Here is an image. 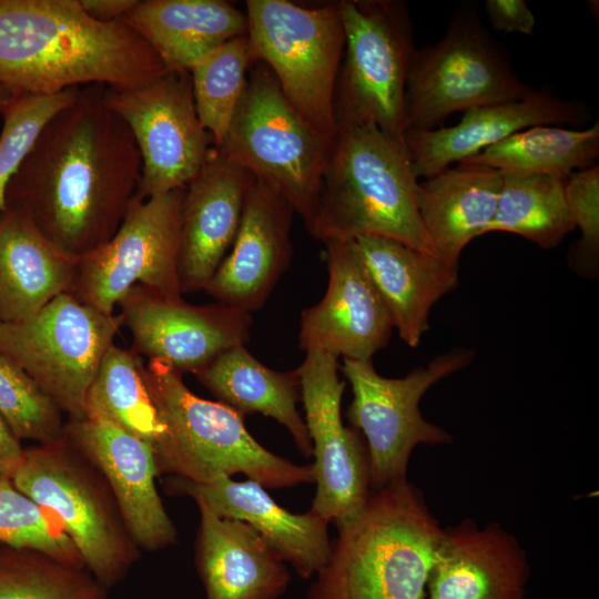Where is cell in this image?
Returning <instances> with one entry per match:
<instances>
[{"instance_id": "cell-1", "label": "cell", "mask_w": 599, "mask_h": 599, "mask_svg": "<svg viewBox=\"0 0 599 599\" xmlns=\"http://www.w3.org/2000/svg\"><path fill=\"white\" fill-rule=\"evenodd\" d=\"M104 90L79 88L43 125L6 192V210L79 258L114 235L141 182L138 146Z\"/></svg>"}, {"instance_id": "cell-2", "label": "cell", "mask_w": 599, "mask_h": 599, "mask_svg": "<svg viewBox=\"0 0 599 599\" xmlns=\"http://www.w3.org/2000/svg\"><path fill=\"white\" fill-rule=\"evenodd\" d=\"M167 71L134 31L93 19L80 0H0V84L14 94L125 90Z\"/></svg>"}, {"instance_id": "cell-3", "label": "cell", "mask_w": 599, "mask_h": 599, "mask_svg": "<svg viewBox=\"0 0 599 599\" xmlns=\"http://www.w3.org/2000/svg\"><path fill=\"white\" fill-rule=\"evenodd\" d=\"M338 534L308 599H427L444 528L408 480L370 490Z\"/></svg>"}, {"instance_id": "cell-4", "label": "cell", "mask_w": 599, "mask_h": 599, "mask_svg": "<svg viewBox=\"0 0 599 599\" xmlns=\"http://www.w3.org/2000/svg\"><path fill=\"white\" fill-rule=\"evenodd\" d=\"M418 183L404 142L372 124L337 125L306 229L323 243L383 236L435 256L417 207Z\"/></svg>"}, {"instance_id": "cell-5", "label": "cell", "mask_w": 599, "mask_h": 599, "mask_svg": "<svg viewBox=\"0 0 599 599\" xmlns=\"http://www.w3.org/2000/svg\"><path fill=\"white\" fill-rule=\"evenodd\" d=\"M141 373L161 425L151 445L158 475L209 483L243 474L272 489L315 481L313 464L298 466L263 447L242 414L195 395L169 364L149 359Z\"/></svg>"}, {"instance_id": "cell-6", "label": "cell", "mask_w": 599, "mask_h": 599, "mask_svg": "<svg viewBox=\"0 0 599 599\" xmlns=\"http://www.w3.org/2000/svg\"><path fill=\"white\" fill-rule=\"evenodd\" d=\"M11 480L57 519L84 567L106 589L139 559L140 549L104 476L64 433L24 448Z\"/></svg>"}, {"instance_id": "cell-7", "label": "cell", "mask_w": 599, "mask_h": 599, "mask_svg": "<svg viewBox=\"0 0 599 599\" xmlns=\"http://www.w3.org/2000/svg\"><path fill=\"white\" fill-rule=\"evenodd\" d=\"M251 67L230 128L215 148L280 193L307 227L332 140L297 112L267 67Z\"/></svg>"}, {"instance_id": "cell-8", "label": "cell", "mask_w": 599, "mask_h": 599, "mask_svg": "<svg viewBox=\"0 0 599 599\" xmlns=\"http://www.w3.org/2000/svg\"><path fill=\"white\" fill-rule=\"evenodd\" d=\"M245 14L251 64L267 67L297 112L332 140L345 47L338 1L308 8L287 0H247Z\"/></svg>"}, {"instance_id": "cell-9", "label": "cell", "mask_w": 599, "mask_h": 599, "mask_svg": "<svg viewBox=\"0 0 599 599\" xmlns=\"http://www.w3.org/2000/svg\"><path fill=\"white\" fill-rule=\"evenodd\" d=\"M338 6L345 47L334 92L336 126L372 124L404 142L406 81L416 51L408 8L399 0Z\"/></svg>"}, {"instance_id": "cell-10", "label": "cell", "mask_w": 599, "mask_h": 599, "mask_svg": "<svg viewBox=\"0 0 599 599\" xmlns=\"http://www.w3.org/2000/svg\"><path fill=\"white\" fill-rule=\"evenodd\" d=\"M120 314H105L70 293L32 317L0 323V354L18 365L70 419L84 417L88 390L114 344Z\"/></svg>"}, {"instance_id": "cell-11", "label": "cell", "mask_w": 599, "mask_h": 599, "mask_svg": "<svg viewBox=\"0 0 599 599\" xmlns=\"http://www.w3.org/2000/svg\"><path fill=\"white\" fill-rule=\"evenodd\" d=\"M473 355L454 348L400 378L382 376L372 361L343 359L342 372L353 392L346 416L367 447L370 490L406 481L416 446L451 441L449 433L424 418L419 403L430 387L467 366Z\"/></svg>"}, {"instance_id": "cell-12", "label": "cell", "mask_w": 599, "mask_h": 599, "mask_svg": "<svg viewBox=\"0 0 599 599\" xmlns=\"http://www.w3.org/2000/svg\"><path fill=\"white\" fill-rule=\"evenodd\" d=\"M531 89L471 12L416 49L406 81V131L434 130L455 112L525 98ZM405 131V132H406Z\"/></svg>"}, {"instance_id": "cell-13", "label": "cell", "mask_w": 599, "mask_h": 599, "mask_svg": "<svg viewBox=\"0 0 599 599\" xmlns=\"http://www.w3.org/2000/svg\"><path fill=\"white\" fill-rule=\"evenodd\" d=\"M184 189L142 199L138 195L114 235L82 256L69 292L105 314L140 284L181 296L179 262Z\"/></svg>"}, {"instance_id": "cell-14", "label": "cell", "mask_w": 599, "mask_h": 599, "mask_svg": "<svg viewBox=\"0 0 599 599\" xmlns=\"http://www.w3.org/2000/svg\"><path fill=\"white\" fill-rule=\"evenodd\" d=\"M104 100L138 146L140 197L183 189L196 176L214 144L197 115L190 72L170 70L132 89L105 87Z\"/></svg>"}, {"instance_id": "cell-15", "label": "cell", "mask_w": 599, "mask_h": 599, "mask_svg": "<svg viewBox=\"0 0 599 599\" xmlns=\"http://www.w3.org/2000/svg\"><path fill=\"white\" fill-rule=\"evenodd\" d=\"M338 357L307 351L298 373L305 425L313 446L316 493L309 510L328 522L355 515L370 493L365 440L342 418L345 382Z\"/></svg>"}, {"instance_id": "cell-16", "label": "cell", "mask_w": 599, "mask_h": 599, "mask_svg": "<svg viewBox=\"0 0 599 599\" xmlns=\"http://www.w3.org/2000/svg\"><path fill=\"white\" fill-rule=\"evenodd\" d=\"M118 306L131 333L130 349L182 375L196 374L224 352L246 345L251 336L250 313L221 303L193 305L140 284Z\"/></svg>"}, {"instance_id": "cell-17", "label": "cell", "mask_w": 599, "mask_h": 599, "mask_svg": "<svg viewBox=\"0 0 599 599\" xmlns=\"http://www.w3.org/2000/svg\"><path fill=\"white\" fill-rule=\"evenodd\" d=\"M328 284L323 298L302 311L298 345L343 359L372 361L386 347L392 319L372 285L352 241H327Z\"/></svg>"}, {"instance_id": "cell-18", "label": "cell", "mask_w": 599, "mask_h": 599, "mask_svg": "<svg viewBox=\"0 0 599 599\" xmlns=\"http://www.w3.org/2000/svg\"><path fill=\"white\" fill-rule=\"evenodd\" d=\"M63 433L104 476L138 548L155 551L174 545L177 532L155 486L151 445L98 418H67Z\"/></svg>"}, {"instance_id": "cell-19", "label": "cell", "mask_w": 599, "mask_h": 599, "mask_svg": "<svg viewBox=\"0 0 599 599\" xmlns=\"http://www.w3.org/2000/svg\"><path fill=\"white\" fill-rule=\"evenodd\" d=\"M294 213L280 193L254 180L235 240L204 291L250 314L262 308L291 264Z\"/></svg>"}, {"instance_id": "cell-20", "label": "cell", "mask_w": 599, "mask_h": 599, "mask_svg": "<svg viewBox=\"0 0 599 599\" xmlns=\"http://www.w3.org/2000/svg\"><path fill=\"white\" fill-rule=\"evenodd\" d=\"M255 177L213 146L185 186L181 207V293L204 291L238 231L245 197Z\"/></svg>"}, {"instance_id": "cell-21", "label": "cell", "mask_w": 599, "mask_h": 599, "mask_svg": "<svg viewBox=\"0 0 599 599\" xmlns=\"http://www.w3.org/2000/svg\"><path fill=\"white\" fill-rule=\"evenodd\" d=\"M164 487L170 495L190 497L220 517L248 524L303 579L317 575L328 559V521L312 510H286L254 480L223 476L195 483L170 476Z\"/></svg>"}, {"instance_id": "cell-22", "label": "cell", "mask_w": 599, "mask_h": 599, "mask_svg": "<svg viewBox=\"0 0 599 599\" xmlns=\"http://www.w3.org/2000/svg\"><path fill=\"white\" fill-rule=\"evenodd\" d=\"M586 112L546 90H531L520 100L470 108L451 126L407 130L404 144L417 179H428L507 136L534 125L581 124Z\"/></svg>"}, {"instance_id": "cell-23", "label": "cell", "mask_w": 599, "mask_h": 599, "mask_svg": "<svg viewBox=\"0 0 599 599\" xmlns=\"http://www.w3.org/2000/svg\"><path fill=\"white\" fill-rule=\"evenodd\" d=\"M525 549L499 524L465 519L444 529L427 599H524Z\"/></svg>"}, {"instance_id": "cell-24", "label": "cell", "mask_w": 599, "mask_h": 599, "mask_svg": "<svg viewBox=\"0 0 599 599\" xmlns=\"http://www.w3.org/2000/svg\"><path fill=\"white\" fill-rule=\"evenodd\" d=\"M355 252L394 328L417 347L429 328L432 307L458 284V267L394 238L358 236Z\"/></svg>"}, {"instance_id": "cell-25", "label": "cell", "mask_w": 599, "mask_h": 599, "mask_svg": "<svg viewBox=\"0 0 599 599\" xmlns=\"http://www.w3.org/2000/svg\"><path fill=\"white\" fill-rule=\"evenodd\" d=\"M195 564L206 599H277L291 576L285 561L248 524L197 504Z\"/></svg>"}, {"instance_id": "cell-26", "label": "cell", "mask_w": 599, "mask_h": 599, "mask_svg": "<svg viewBox=\"0 0 599 599\" xmlns=\"http://www.w3.org/2000/svg\"><path fill=\"white\" fill-rule=\"evenodd\" d=\"M120 21L169 70L185 72L223 43L247 33L245 12L223 0H136Z\"/></svg>"}, {"instance_id": "cell-27", "label": "cell", "mask_w": 599, "mask_h": 599, "mask_svg": "<svg viewBox=\"0 0 599 599\" xmlns=\"http://www.w3.org/2000/svg\"><path fill=\"white\" fill-rule=\"evenodd\" d=\"M501 180L497 170L459 162L418 183L417 207L436 257L458 267L466 245L487 234Z\"/></svg>"}, {"instance_id": "cell-28", "label": "cell", "mask_w": 599, "mask_h": 599, "mask_svg": "<svg viewBox=\"0 0 599 599\" xmlns=\"http://www.w3.org/2000/svg\"><path fill=\"white\" fill-rule=\"evenodd\" d=\"M80 258L47 240L23 215L0 213V319L20 322L71 291Z\"/></svg>"}, {"instance_id": "cell-29", "label": "cell", "mask_w": 599, "mask_h": 599, "mask_svg": "<svg viewBox=\"0 0 599 599\" xmlns=\"http://www.w3.org/2000/svg\"><path fill=\"white\" fill-rule=\"evenodd\" d=\"M219 402L243 416L260 413L283 425L298 451L313 455L305 420L297 410L301 400L298 369L280 372L263 365L245 347L235 346L194 374Z\"/></svg>"}, {"instance_id": "cell-30", "label": "cell", "mask_w": 599, "mask_h": 599, "mask_svg": "<svg viewBox=\"0 0 599 599\" xmlns=\"http://www.w3.org/2000/svg\"><path fill=\"white\" fill-rule=\"evenodd\" d=\"M598 155V122L588 129L545 124L518 131L463 162L505 174L550 175L566 180L571 173L597 164Z\"/></svg>"}, {"instance_id": "cell-31", "label": "cell", "mask_w": 599, "mask_h": 599, "mask_svg": "<svg viewBox=\"0 0 599 599\" xmlns=\"http://www.w3.org/2000/svg\"><path fill=\"white\" fill-rule=\"evenodd\" d=\"M502 174L490 232L518 234L544 248L575 229L565 199V180L550 175Z\"/></svg>"}, {"instance_id": "cell-32", "label": "cell", "mask_w": 599, "mask_h": 599, "mask_svg": "<svg viewBox=\"0 0 599 599\" xmlns=\"http://www.w3.org/2000/svg\"><path fill=\"white\" fill-rule=\"evenodd\" d=\"M143 358L113 344L88 390L84 417L109 422L152 445L161 425L141 373Z\"/></svg>"}, {"instance_id": "cell-33", "label": "cell", "mask_w": 599, "mask_h": 599, "mask_svg": "<svg viewBox=\"0 0 599 599\" xmlns=\"http://www.w3.org/2000/svg\"><path fill=\"white\" fill-rule=\"evenodd\" d=\"M106 593L84 567L0 544V599H105Z\"/></svg>"}, {"instance_id": "cell-34", "label": "cell", "mask_w": 599, "mask_h": 599, "mask_svg": "<svg viewBox=\"0 0 599 599\" xmlns=\"http://www.w3.org/2000/svg\"><path fill=\"white\" fill-rule=\"evenodd\" d=\"M250 67L248 42L242 35L213 50L190 71L196 112L214 146L221 145L230 128Z\"/></svg>"}, {"instance_id": "cell-35", "label": "cell", "mask_w": 599, "mask_h": 599, "mask_svg": "<svg viewBox=\"0 0 599 599\" xmlns=\"http://www.w3.org/2000/svg\"><path fill=\"white\" fill-rule=\"evenodd\" d=\"M0 544L35 549L84 567L57 519L21 493L11 478L3 476H0Z\"/></svg>"}, {"instance_id": "cell-36", "label": "cell", "mask_w": 599, "mask_h": 599, "mask_svg": "<svg viewBox=\"0 0 599 599\" xmlns=\"http://www.w3.org/2000/svg\"><path fill=\"white\" fill-rule=\"evenodd\" d=\"M0 414L19 440L44 444L63 434V413L18 365L2 354Z\"/></svg>"}, {"instance_id": "cell-37", "label": "cell", "mask_w": 599, "mask_h": 599, "mask_svg": "<svg viewBox=\"0 0 599 599\" xmlns=\"http://www.w3.org/2000/svg\"><path fill=\"white\" fill-rule=\"evenodd\" d=\"M78 90L72 88L52 95L16 94L2 110L0 213L6 210L7 189L43 125L75 98Z\"/></svg>"}, {"instance_id": "cell-38", "label": "cell", "mask_w": 599, "mask_h": 599, "mask_svg": "<svg viewBox=\"0 0 599 599\" xmlns=\"http://www.w3.org/2000/svg\"><path fill=\"white\" fill-rule=\"evenodd\" d=\"M564 191L571 221L581 232L576 258L593 267L599 251V165L571 173L565 180Z\"/></svg>"}, {"instance_id": "cell-39", "label": "cell", "mask_w": 599, "mask_h": 599, "mask_svg": "<svg viewBox=\"0 0 599 599\" xmlns=\"http://www.w3.org/2000/svg\"><path fill=\"white\" fill-rule=\"evenodd\" d=\"M485 9L494 29L530 35L536 18L524 0H486Z\"/></svg>"}, {"instance_id": "cell-40", "label": "cell", "mask_w": 599, "mask_h": 599, "mask_svg": "<svg viewBox=\"0 0 599 599\" xmlns=\"http://www.w3.org/2000/svg\"><path fill=\"white\" fill-rule=\"evenodd\" d=\"M23 451L21 440L16 437L0 414V476L11 478L22 459Z\"/></svg>"}, {"instance_id": "cell-41", "label": "cell", "mask_w": 599, "mask_h": 599, "mask_svg": "<svg viewBox=\"0 0 599 599\" xmlns=\"http://www.w3.org/2000/svg\"><path fill=\"white\" fill-rule=\"evenodd\" d=\"M136 0H80L84 11L101 22H115L134 6Z\"/></svg>"}, {"instance_id": "cell-42", "label": "cell", "mask_w": 599, "mask_h": 599, "mask_svg": "<svg viewBox=\"0 0 599 599\" xmlns=\"http://www.w3.org/2000/svg\"><path fill=\"white\" fill-rule=\"evenodd\" d=\"M16 94L12 93L8 88L0 84V113L4 106L13 99Z\"/></svg>"}, {"instance_id": "cell-43", "label": "cell", "mask_w": 599, "mask_h": 599, "mask_svg": "<svg viewBox=\"0 0 599 599\" xmlns=\"http://www.w3.org/2000/svg\"><path fill=\"white\" fill-rule=\"evenodd\" d=\"M0 323H1V319H0Z\"/></svg>"}]
</instances>
